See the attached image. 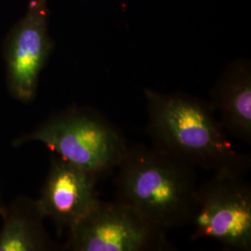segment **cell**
Here are the masks:
<instances>
[{
    "label": "cell",
    "instance_id": "cell-3",
    "mask_svg": "<svg viewBox=\"0 0 251 251\" xmlns=\"http://www.w3.org/2000/svg\"><path fill=\"white\" fill-rule=\"evenodd\" d=\"M44 144L51 152L100 179L116 171L128 144L106 117L88 107H71L48 118L16 145Z\"/></svg>",
    "mask_w": 251,
    "mask_h": 251
},
{
    "label": "cell",
    "instance_id": "cell-5",
    "mask_svg": "<svg viewBox=\"0 0 251 251\" xmlns=\"http://www.w3.org/2000/svg\"><path fill=\"white\" fill-rule=\"evenodd\" d=\"M73 251H160L172 250L167 233L152 226L125 203L99 200L68 231Z\"/></svg>",
    "mask_w": 251,
    "mask_h": 251
},
{
    "label": "cell",
    "instance_id": "cell-4",
    "mask_svg": "<svg viewBox=\"0 0 251 251\" xmlns=\"http://www.w3.org/2000/svg\"><path fill=\"white\" fill-rule=\"evenodd\" d=\"M241 173L216 171L198 185L191 239H212L232 251L251 250V186Z\"/></svg>",
    "mask_w": 251,
    "mask_h": 251
},
{
    "label": "cell",
    "instance_id": "cell-8",
    "mask_svg": "<svg viewBox=\"0 0 251 251\" xmlns=\"http://www.w3.org/2000/svg\"><path fill=\"white\" fill-rule=\"evenodd\" d=\"M209 102L229 136L251 144V68L248 60L227 67L210 93Z\"/></svg>",
    "mask_w": 251,
    "mask_h": 251
},
{
    "label": "cell",
    "instance_id": "cell-10",
    "mask_svg": "<svg viewBox=\"0 0 251 251\" xmlns=\"http://www.w3.org/2000/svg\"><path fill=\"white\" fill-rule=\"evenodd\" d=\"M5 209H6V208H4V207H2V206H0V215H4V213H5Z\"/></svg>",
    "mask_w": 251,
    "mask_h": 251
},
{
    "label": "cell",
    "instance_id": "cell-9",
    "mask_svg": "<svg viewBox=\"0 0 251 251\" xmlns=\"http://www.w3.org/2000/svg\"><path fill=\"white\" fill-rule=\"evenodd\" d=\"M2 217L0 251H43L53 248L36 201L21 198L5 209Z\"/></svg>",
    "mask_w": 251,
    "mask_h": 251
},
{
    "label": "cell",
    "instance_id": "cell-1",
    "mask_svg": "<svg viewBox=\"0 0 251 251\" xmlns=\"http://www.w3.org/2000/svg\"><path fill=\"white\" fill-rule=\"evenodd\" d=\"M144 96L152 146L206 171H250L251 155L233 147L209 101L148 89Z\"/></svg>",
    "mask_w": 251,
    "mask_h": 251
},
{
    "label": "cell",
    "instance_id": "cell-6",
    "mask_svg": "<svg viewBox=\"0 0 251 251\" xmlns=\"http://www.w3.org/2000/svg\"><path fill=\"white\" fill-rule=\"evenodd\" d=\"M49 0H29L26 12L10 29L4 43L9 92L14 99H35L38 80L53 49L49 33Z\"/></svg>",
    "mask_w": 251,
    "mask_h": 251
},
{
    "label": "cell",
    "instance_id": "cell-7",
    "mask_svg": "<svg viewBox=\"0 0 251 251\" xmlns=\"http://www.w3.org/2000/svg\"><path fill=\"white\" fill-rule=\"evenodd\" d=\"M99 179L89 172L54 155L36 206L43 218H49L59 232L70 230L99 200L96 183Z\"/></svg>",
    "mask_w": 251,
    "mask_h": 251
},
{
    "label": "cell",
    "instance_id": "cell-2",
    "mask_svg": "<svg viewBox=\"0 0 251 251\" xmlns=\"http://www.w3.org/2000/svg\"><path fill=\"white\" fill-rule=\"evenodd\" d=\"M115 178L117 199L164 232L190 225L197 206L195 167L144 144L128 145Z\"/></svg>",
    "mask_w": 251,
    "mask_h": 251
}]
</instances>
